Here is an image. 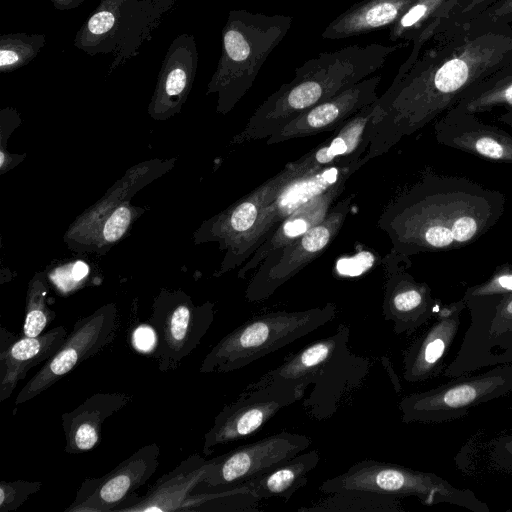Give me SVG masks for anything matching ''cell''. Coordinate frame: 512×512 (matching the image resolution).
I'll return each instance as SVG.
<instances>
[{
    "mask_svg": "<svg viewBox=\"0 0 512 512\" xmlns=\"http://www.w3.org/2000/svg\"><path fill=\"white\" fill-rule=\"evenodd\" d=\"M214 466V459L191 454L173 470L162 475L143 497L134 496L117 512L182 511L189 496L204 482Z\"/></svg>",
    "mask_w": 512,
    "mask_h": 512,
    "instance_id": "ffe728a7",
    "label": "cell"
},
{
    "mask_svg": "<svg viewBox=\"0 0 512 512\" xmlns=\"http://www.w3.org/2000/svg\"><path fill=\"white\" fill-rule=\"evenodd\" d=\"M54 317L55 313L46 304L45 287L42 283H33L27 296L21 336L36 337L41 335Z\"/></svg>",
    "mask_w": 512,
    "mask_h": 512,
    "instance_id": "d6a6232c",
    "label": "cell"
},
{
    "mask_svg": "<svg viewBox=\"0 0 512 512\" xmlns=\"http://www.w3.org/2000/svg\"><path fill=\"white\" fill-rule=\"evenodd\" d=\"M512 21V0H499L473 18L468 24L506 25ZM465 26V25H464Z\"/></svg>",
    "mask_w": 512,
    "mask_h": 512,
    "instance_id": "74e56055",
    "label": "cell"
},
{
    "mask_svg": "<svg viewBox=\"0 0 512 512\" xmlns=\"http://www.w3.org/2000/svg\"><path fill=\"white\" fill-rule=\"evenodd\" d=\"M505 204L503 193L469 178L427 173L386 205L378 227L408 257L450 251L487 233Z\"/></svg>",
    "mask_w": 512,
    "mask_h": 512,
    "instance_id": "7a4b0ae2",
    "label": "cell"
},
{
    "mask_svg": "<svg viewBox=\"0 0 512 512\" xmlns=\"http://www.w3.org/2000/svg\"><path fill=\"white\" fill-rule=\"evenodd\" d=\"M336 314V305L329 302L305 310L256 315L220 339L204 357L199 371L227 373L242 369L331 322Z\"/></svg>",
    "mask_w": 512,
    "mask_h": 512,
    "instance_id": "5b68a950",
    "label": "cell"
},
{
    "mask_svg": "<svg viewBox=\"0 0 512 512\" xmlns=\"http://www.w3.org/2000/svg\"><path fill=\"white\" fill-rule=\"evenodd\" d=\"M465 308L463 299L442 305L431 325L404 351L402 376L406 382L420 383L440 374Z\"/></svg>",
    "mask_w": 512,
    "mask_h": 512,
    "instance_id": "e0dca14e",
    "label": "cell"
},
{
    "mask_svg": "<svg viewBox=\"0 0 512 512\" xmlns=\"http://www.w3.org/2000/svg\"><path fill=\"white\" fill-rule=\"evenodd\" d=\"M311 439L300 433L281 431L215 457L214 466L198 488L218 490L262 476L305 451Z\"/></svg>",
    "mask_w": 512,
    "mask_h": 512,
    "instance_id": "4fadbf2b",
    "label": "cell"
},
{
    "mask_svg": "<svg viewBox=\"0 0 512 512\" xmlns=\"http://www.w3.org/2000/svg\"><path fill=\"white\" fill-rule=\"evenodd\" d=\"M373 361L353 353L347 346L322 369L303 408L313 419L331 418L341 405L364 383Z\"/></svg>",
    "mask_w": 512,
    "mask_h": 512,
    "instance_id": "d6986e66",
    "label": "cell"
},
{
    "mask_svg": "<svg viewBox=\"0 0 512 512\" xmlns=\"http://www.w3.org/2000/svg\"><path fill=\"white\" fill-rule=\"evenodd\" d=\"M350 327L340 324L336 332L288 355L276 368L266 372L257 381L247 385L257 387L272 382H284L306 390L312 385L325 365L341 350L349 346Z\"/></svg>",
    "mask_w": 512,
    "mask_h": 512,
    "instance_id": "cb8c5ba5",
    "label": "cell"
},
{
    "mask_svg": "<svg viewBox=\"0 0 512 512\" xmlns=\"http://www.w3.org/2000/svg\"><path fill=\"white\" fill-rule=\"evenodd\" d=\"M512 292V264L499 266L484 282L470 286L463 297L501 296Z\"/></svg>",
    "mask_w": 512,
    "mask_h": 512,
    "instance_id": "d590c367",
    "label": "cell"
},
{
    "mask_svg": "<svg viewBox=\"0 0 512 512\" xmlns=\"http://www.w3.org/2000/svg\"><path fill=\"white\" fill-rule=\"evenodd\" d=\"M416 0H361L323 30V39L340 40L391 27Z\"/></svg>",
    "mask_w": 512,
    "mask_h": 512,
    "instance_id": "4316f807",
    "label": "cell"
},
{
    "mask_svg": "<svg viewBox=\"0 0 512 512\" xmlns=\"http://www.w3.org/2000/svg\"><path fill=\"white\" fill-rule=\"evenodd\" d=\"M133 400L126 392H97L70 412L63 413L64 451L80 454L95 448L104 421Z\"/></svg>",
    "mask_w": 512,
    "mask_h": 512,
    "instance_id": "603a6c76",
    "label": "cell"
},
{
    "mask_svg": "<svg viewBox=\"0 0 512 512\" xmlns=\"http://www.w3.org/2000/svg\"><path fill=\"white\" fill-rule=\"evenodd\" d=\"M411 68L377 99L383 116L365 164L454 107L465 93L512 63V26L468 24L436 34Z\"/></svg>",
    "mask_w": 512,
    "mask_h": 512,
    "instance_id": "6da1fadb",
    "label": "cell"
},
{
    "mask_svg": "<svg viewBox=\"0 0 512 512\" xmlns=\"http://www.w3.org/2000/svg\"><path fill=\"white\" fill-rule=\"evenodd\" d=\"M303 512H403L400 498L369 492L349 491L325 494Z\"/></svg>",
    "mask_w": 512,
    "mask_h": 512,
    "instance_id": "4dcf8cb0",
    "label": "cell"
},
{
    "mask_svg": "<svg viewBox=\"0 0 512 512\" xmlns=\"http://www.w3.org/2000/svg\"><path fill=\"white\" fill-rule=\"evenodd\" d=\"M345 185L346 182L336 185L284 218L240 268L238 278H246L272 252L292 243L320 223L342 195Z\"/></svg>",
    "mask_w": 512,
    "mask_h": 512,
    "instance_id": "d4e9b609",
    "label": "cell"
},
{
    "mask_svg": "<svg viewBox=\"0 0 512 512\" xmlns=\"http://www.w3.org/2000/svg\"><path fill=\"white\" fill-rule=\"evenodd\" d=\"M133 345L140 352L152 353L155 346V333L152 327L137 328L133 334Z\"/></svg>",
    "mask_w": 512,
    "mask_h": 512,
    "instance_id": "b9f144b4",
    "label": "cell"
},
{
    "mask_svg": "<svg viewBox=\"0 0 512 512\" xmlns=\"http://www.w3.org/2000/svg\"><path fill=\"white\" fill-rule=\"evenodd\" d=\"M262 499L247 485L192 493L182 511L255 512Z\"/></svg>",
    "mask_w": 512,
    "mask_h": 512,
    "instance_id": "1f68e13d",
    "label": "cell"
},
{
    "mask_svg": "<svg viewBox=\"0 0 512 512\" xmlns=\"http://www.w3.org/2000/svg\"><path fill=\"white\" fill-rule=\"evenodd\" d=\"M293 23L289 15H266L245 9L228 14L222 52L208 91L218 93V110L229 112L252 87L271 52Z\"/></svg>",
    "mask_w": 512,
    "mask_h": 512,
    "instance_id": "277c9868",
    "label": "cell"
},
{
    "mask_svg": "<svg viewBox=\"0 0 512 512\" xmlns=\"http://www.w3.org/2000/svg\"><path fill=\"white\" fill-rule=\"evenodd\" d=\"M458 0H416L402 16L389 27L391 41L412 42L423 37L427 43L456 5Z\"/></svg>",
    "mask_w": 512,
    "mask_h": 512,
    "instance_id": "f1b7e54d",
    "label": "cell"
},
{
    "mask_svg": "<svg viewBox=\"0 0 512 512\" xmlns=\"http://www.w3.org/2000/svg\"><path fill=\"white\" fill-rule=\"evenodd\" d=\"M7 40H2L0 49V67L2 70L14 68L24 64L26 60L34 57L40 48L41 37L36 40L32 38H20V35L7 36Z\"/></svg>",
    "mask_w": 512,
    "mask_h": 512,
    "instance_id": "836d02e7",
    "label": "cell"
},
{
    "mask_svg": "<svg viewBox=\"0 0 512 512\" xmlns=\"http://www.w3.org/2000/svg\"><path fill=\"white\" fill-rule=\"evenodd\" d=\"M497 120L512 128V109L505 110L497 117Z\"/></svg>",
    "mask_w": 512,
    "mask_h": 512,
    "instance_id": "7bdbcfd3",
    "label": "cell"
},
{
    "mask_svg": "<svg viewBox=\"0 0 512 512\" xmlns=\"http://www.w3.org/2000/svg\"><path fill=\"white\" fill-rule=\"evenodd\" d=\"M380 82L381 76L379 75L365 78L335 96L313 106L270 136L266 141L267 145L322 132H335L349 118L379 98L377 88Z\"/></svg>",
    "mask_w": 512,
    "mask_h": 512,
    "instance_id": "2e32d148",
    "label": "cell"
},
{
    "mask_svg": "<svg viewBox=\"0 0 512 512\" xmlns=\"http://www.w3.org/2000/svg\"><path fill=\"white\" fill-rule=\"evenodd\" d=\"M436 141L477 157L512 164V134L452 107L434 124Z\"/></svg>",
    "mask_w": 512,
    "mask_h": 512,
    "instance_id": "ac0fdd59",
    "label": "cell"
},
{
    "mask_svg": "<svg viewBox=\"0 0 512 512\" xmlns=\"http://www.w3.org/2000/svg\"><path fill=\"white\" fill-rule=\"evenodd\" d=\"M304 392V388L284 382L247 386L215 416L204 435L203 454L209 456L219 446L255 434L280 410L300 400Z\"/></svg>",
    "mask_w": 512,
    "mask_h": 512,
    "instance_id": "7c38bea8",
    "label": "cell"
},
{
    "mask_svg": "<svg viewBox=\"0 0 512 512\" xmlns=\"http://www.w3.org/2000/svg\"><path fill=\"white\" fill-rule=\"evenodd\" d=\"M318 489L324 494L360 491L400 499L415 497L424 505L447 503L473 512H489L469 489L457 488L431 472L374 459L354 463L345 472L324 480Z\"/></svg>",
    "mask_w": 512,
    "mask_h": 512,
    "instance_id": "8992f818",
    "label": "cell"
},
{
    "mask_svg": "<svg viewBox=\"0 0 512 512\" xmlns=\"http://www.w3.org/2000/svg\"><path fill=\"white\" fill-rule=\"evenodd\" d=\"M214 304L195 305L183 294H166L154 303L149 319L155 333L151 353L162 372L177 369L201 343L214 320Z\"/></svg>",
    "mask_w": 512,
    "mask_h": 512,
    "instance_id": "8fae6325",
    "label": "cell"
},
{
    "mask_svg": "<svg viewBox=\"0 0 512 512\" xmlns=\"http://www.w3.org/2000/svg\"><path fill=\"white\" fill-rule=\"evenodd\" d=\"M384 272L382 315L396 335H411L437 314L443 305L431 288L407 269L410 257L390 250L381 260Z\"/></svg>",
    "mask_w": 512,
    "mask_h": 512,
    "instance_id": "9a60e30c",
    "label": "cell"
},
{
    "mask_svg": "<svg viewBox=\"0 0 512 512\" xmlns=\"http://www.w3.org/2000/svg\"><path fill=\"white\" fill-rule=\"evenodd\" d=\"M489 459L499 469L512 471V435L501 436L491 441Z\"/></svg>",
    "mask_w": 512,
    "mask_h": 512,
    "instance_id": "f35d334b",
    "label": "cell"
},
{
    "mask_svg": "<svg viewBox=\"0 0 512 512\" xmlns=\"http://www.w3.org/2000/svg\"><path fill=\"white\" fill-rule=\"evenodd\" d=\"M160 451L156 443L142 446L105 475L85 479L64 511L117 512L154 475Z\"/></svg>",
    "mask_w": 512,
    "mask_h": 512,
    "instance_id": "5bb4252c",
    "label": "cell"
},
{
    "mask_svg": "<svg viewBox=\"0 0 512 512\" xmlns=\"http://www.w3.org/2000/svg\"><path fill=\"white\" fill-rule=\"evenodd\" d=\"M320 461L318 450L299 453L268 473L243 484L250 487L262 500L278 498L288 501L309 481L307 475Z\"/></svg>",
    "mask_w": 512,
    "mask_h": 512,
    "instance_id": "83f0119b",
    "label": "cell"
},
{
    "mask_svg": "<svg viewBox=\"0 0 512 512\" xmlns=\"http://www.w3.org/2000/svg\"><path fill=\"white\" fill-rule=\"evenodd\" d=\"M89 272V267L83 261H76L54 271L51 278L61 289L69 290L81 281Z\"/></svg>",
    "mask_w": 512,
    "mask_h": 512,
    "instance_id": "ab89813d",
    "label": "cell"
},
{
    "mask_svg": "<svg viewBox=\"0 0 512 512\" xmlns=\"http://www.w3.org/2000/svg\"><path fill=\"white\" fill-rule=\"evenodd\" d=\"M498 1L499 0H458L438 27L436 34L466 25L478 14Z\"/></svg>",
    "mask_w": 512,
    "mask_h": 512,
    "instance_id": "8d00e7d4",
    "label": "cell"
},
{
    "mask_svg": "<svg viewBox=\"0 0 512 512\" xmlns=\"http://www.w3.org/2000/svg\"><path fill=\"white\" fill-rule=\"evenodd\" d=\"M42 482L14 480L0 482V511L12 512L22 506L33 494L41 490Z\"/></svg>",
    "mask_w": 512,
    "mask_h": 512,
    "instance_id": "e575fe53",
    "label": "cell"
},
{
    "mask_svg": "<svg viewBox=\"0 0 512 512\" xmlns=\"http://www.w3.org/2000/svg\"><path fill=\"white\" fill-rule=\"evenodd\" d=\"M469 114L512 109V63L468 90L454 106Z\"/></svg>",
    "mask_w": 512,
    "mask_h": 512,
    "instance_id": "f546056e",
    "label": "cell"
},
{
    "mask_svg": "<svg viewBox=\"0 0 512 512\" xmlns=\"http://www.w3.org/2000/svg\"><path fill=\"white\" fill-rule=\"evenodd\" d=\"M295 179L284 168L273 177L238 200L229 209L213 220L210 237L220 240L227 253L235 249L257 226L265 208L277 192L289 181Z\"/></svg>",
    "mask_w": 512,
    "mask_h": 512,
    "instance_id": "7402d4cb",
    "label": "cell"
},
{
    "mask_svg": "<svg viewBox=\"0 0 512 512\" xmlns=\"http://www.w3.org/2000/svg\"><path fill=\"white\" fill-rule=\"evenodd\" d=\"M355 195L337 201L328 215L301 237L272 252L255 270L246 290L248 302H261L318 258L340 232Z\"/></svg>",
    "mask_w": 512,
    "mask_h": 512,
    "instance_id": "ba28073f",
    "label": "cell"
},
{
    "mask_svg": "<svg viewBox=\"0 0 512 512\" xmlns=\"http://www.w3.org/2000/svg\"><path fill=\"white\" fill-rule=\"evenodd\" d=\"M131 220L130 210L121 206L117 208L106 221L103 228V237L107 242H115L126 231Z\"/></svg>",
    "mask_w": 512,
    "mask_h": 512,
    "instance_id": "60d3db41",
    "label": "cell"
},
{
    "mask_svg": "<svg viewBox=\"0 0 512 512\" xmlns=\"http://www.w3.org/2000/svg\"><path fill=\"white\" fill-rule=\"evenodd\" d=\"M376 101L349 118L332 137L285 167L297 178L355 156H364L370 145L366 129L376 112Z\"/></svg>",
    "mask_w": 512,
    "mask_h": 512,
    "instance_id": "44dd1931",
    "label": "cell"
},
{
    "mask_svg": "<svg viewBox=\"0 0 512 512\" xmlns=\"http://www.w3.org/2000/svg\"><path fill=\"white\" fill-rule=\"evenodd\" d=\"M512 392V363L466 374L435 388L411 393L399 402L404 423H444L462 418L476 406Z\"/></svg>",
    "mask_w": 512,
    "mask_h": 512,
    "instance_id": "52a82bcc",
    "label": "cell"
},
{
    "mask_svg": "<svg viewBox=\"0 0 512 512\" xmlns=\"http://www.w3.org/2000/svg\"><path fill=\"white\" fill-rule=\"evenodd\" d=\"M119 328L118 311L113 304L78 319L61 346L19 391L15 405L32 400L80 363L103 352L114 342Z\"/></svg>",
    "mask_w": 512,
    "mask_h": 512,
    "instance_id": "30bf717a",
    "label": "cell"
},
{
    "mask_svg": "<svg viewBox=\"0 0 512 512\" xmlns=\"http://www.w3.org/2000/svg\"><path fill=\"white\" fill-rule=\"evenodd\" d=\"M67 335L66 328L58 326L36 337L20 336L0 349V402L12 395L31 368L50 358Z\"/></svg>",
    "mask_w": 512,
    "mask_h": 512,
    "instance_id": "484cf974",
    "label": "cell"
},
{
    "mask_svg": "<svg viewBox=\"0 0 512 512\" xmlns=\"http://www.w3.org/2000/svg\"><path fill=\"white\" fill-rule=\"evenodd\" d=\"M408 44L350 45L319 53L297 67L294 78L257 107L233 142L268 139L301 113L368 78L392 53Z\"/></svg>",
    "mask_w": 512,
    "mask_h": 512,
    "instance_id": "3957f363",
    "label": "cell"
},
{
    "mask_svg": "<svg viewBox=\"0 0 512 512\" xmlns=\"http://www.w3.org/2000/svg\"><path fill=\"white\" fill-rule=\"evenodd\" d=\"M363 165V156H355L314 173L297 177L285 184L265 208L253 231L235 249L226 254L221 273L246 262L284 218L313 198L342 182H347Z\"/></svg>",
    "mask_w": 512,
    "mask_h": 512,
    "instance_id": "9c48e42d",
    "label": "cell"
}]
</instances>
